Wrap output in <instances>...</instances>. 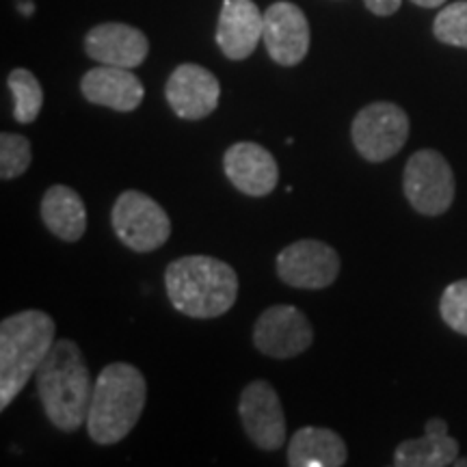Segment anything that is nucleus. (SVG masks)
I'll list each match as a JSON object with an SVG mask.
<instances>
[{"label": "nucleus", "mask_w": 467, "mask_h": 467, "mask_svg": "<svg viewBox=\"0 0 467 467\" xmlns=\"http://www.w3.org/2000/svg\"><path fill=\"white\" fill-rule=\"evenodd\" d=\"M35 379L46 416L58 431L74 433L87 424L93 379L78 344L57 340Z\"/></svg>", "instance_id": "nucleus-1"}, {"label": "nucleus", "mask_w": 467, "mask_h": 467, "mask_svg": "<svg viewBox=\"0 0 467 467\" xmlns=\"http://www.w3.org/2000/svg\"><path fill=\"white\" fill-rule=\"evenodd\" d=\"M171 306L191 318H217L230 312L238 296V275L213 255H186L165 271Z\"/></svg>", "instance_id": "nucleus-2"}, {"label": "nucleus", "mask_w": 467, "mask_h": 467, "mask_svg": "<svg viewBox=\"0 0 467 467\" xmlns=\"http://www.w3.org/2000/svg\"><path fill=\"white\" fill-rule=\"evenodd\" d=\"M148 400V383L137 366L115 361L93 383L87 431L100 446H113L130 435Z\"/></svg>", "instance_id": "nucleus-3"}, {"label": "nucleus", "mask_w": 467, "mask_h": 467, "mask_svg": "<svg viewBox=\"0 0 467 467\" xmlns=\"http://www.w3.org/2000/svg\"><path fill=\"white\" fill-rule=\"evenodd\" d=\"M57 342V325L42 309H26L0 323V409H7Z\"/></svg>", "instance_id": "nucleus-4"}, {"label": "nucleus", "mask_w": 467, "mask_h": 467, "mask_svg": "<svg viewBox=\"0 0 467 467\" xmlns=\"http://www.w3.org/2000/svg\"><path fill=\"white\" fill-rule=\"evenodd\" d=\"M110 223L121 243L137 254L161 249L171 236L165 208L141 191H124L110 210Z\"/></svg>", "instance_id": "nucleus-5"}, {"label": "nucleus", "mask_w": 467, "mask_h": 467, "mask_svg": "<svg viewBox=\"0 0 467 467\" xmlns=\"http://www.w3.org/2000/svg\"><path fill=\"white\" fill-rule=\"evenodd\" d=\"M355 150L368 162H385L405 148L409 117L394 102H372L355 115L350 126Z\"/></svg>", "instance_id": "nucleus-6"}, {"label": "nucleus", "mask_w": 467, "mask_h": 467, "mask_svg": "<svg viewBox=\"0 0 467 467\" xmlns=\"http://www.w3.org/2000/svg\"><path fill=\"white\" fill-rule=\"evenodd\" d=\"M402 191L413 210L426 217H440L452 206L457 184L448 161L435 150H420L407 161Z\"/></svg>", "instance_id": "nucleus-7"}, {"label": "nucleus", "mask_w": 467, "mask_h": 467, "mask_svg": "<svg viewBox=\"0 0 467 467\" xmlns=\"http://www.w3.org/2000/svg\"><path fill=\"white\" fill-rule=\"evenodd\" d=\"M277 275L292 288H329L340 275V255L323 241H314V238L296 241L279 251Z\"/></svg>", "instance_id": "nucleus-8"}, {"label": "nucleus", "mask_w": 467, "mask_h": 467, "mask_svg": "<svg viewBox=\"0 0 467 467\" xmlns=\"http://www.w3.org/2000/svg\"><path fill=\"white\" fill-rule=\"evenodd\" d=\"M314 329L295 306H273L260 314L254 327V347L273 359H290L312 347Z\"/></svg>", "instance_id": "nucleus-9"}, {"label": "nucleus", "mask_w": 467, "mask_h": 467, "mask_svg": "<svg viewBox=\"0 0 467 467\" xmlns=\"http://www.w3.org/2000/svg\"><path fill=\"white\" fill-rule=\"evenodd\" d=\"M238 416L260 451H279L285 443L284 407L271 383L251 381L238 400Z\"/></svg>", "instance_id": "nucleus-10"}, {"label": "nucleus", "mask_w": 467, "mask_h": 467, "mask_svg": "<svg viewBox=\"0 0 467 467\" xmlns=\"http://www.w3.org/2000/svg\"><path fill=\"white\" fill-rule=\"evenodd\" d=\"M165 98L180 119L197 121L217 110L221 85L210 69L197 63H182L169 76Z\"/></svg>", "instance_id": "nucleus-11"}, {"label": "nucleus", "mask_w": 467, "mask_h": 467, "mask_svg": "<svg viewBox=\"0 0 467 467\" xmlns=\"http://www.w3.org/2000/svg\"><path fill=\"white\" fill-rule=\"evenodd\" d=\"M262 42L277 66H299L309 52V22L303 9L285 0L273 3L265 11Z\"/></svg>", "instance_id": "nucleus-12"}, {"label": "nucleus", "mask_w": 467, "mask_h": 467, "mask_svg": "<svg viewBox=\"0 0 467 467\" xmlns=\"http://www.w3.org/2000/svg\"><path fill=\"white\" fill-rule=\"evenodd\" d=\"M223 171L227 180L243 195L266 197L279 182V165L275 156L260 143H234L223 154Z\"/></svg>", "instance_id": "nucleus-13"}, {"label": "nucleus", "mask_w": 467, "mask_h": 467, "mask_svg": "<svg viewBox=\"0 0 467 467\" xmlns=\"http://www.w3.org/2000/svg\"><path fill=\"white\" fill-rule=\"evenodd\" d=\"M87 57L100 66L134 69L150 55V42L137 26L121 22H104L93 26L85 37Z\"/></svg>", "instance_id": "nucleus-14"}, {"label": "nucleus", "mask_w": 467, "mask_h": 467, "mask_svg": "<svg viewBox=\"0 0 467 467\" xmlns=\"http://www.w3.org/2000/svg\"><path fill=\"white\" fill-rule=\"evenodd\" d=\"M265 35V14L254 0H225L217 26V46L230 61L254 55Z\"/></svg>", "instance_id": "nucleus-15"}, {"label": "nucleus", "mask_w": 467, "mask_h": 467, "mask_svg": "<svg viewBox=\"0 0 467 467\" xmlns=\"http://www.w3.org/2000/svg\"><path fill=\"white\" fill-rule=\"evenodd\" d=\"M85 100L96 107L113 109L117 113H132L141 107L145 89L132 69L115 66H98L80 80Z\"/></svg>", "instance_id": "nucleus-16"}, {"label": "nucleus", "mask_w": 467, "mask_h": 467, "mask_svg": "<svg viewBox=\"0 0 467 467\" xmlns=\"http://www.w3.org/2000/svg\"><path fill=\"white\" fill-rule=\"evenodd\" d=\"M459 457V441L448 435V424L441 418H431L424 435L405 440L394 451V465L399 467H446Z\"/></svg>", "instance_id": "nucleus-17"}, {"label": "nucleus", "mask_w": 467, "mask_h": 467, "mask_svg": "<svg viewBox=\"0 0 467 467\" xmlns=\"http://www.w3.org/2000/svg\"><path fill=\"white\" fill-rule=\"evenodd\" d=\"M347 457V443L325 426H303L288 443L290 467H342Z\"/></svg>", "instance_id": "nucleus-18"}, {"label": "nucleus", "mask_w": 467, "mask_h": 467, "mask_svg": "<svg viewBox=\"0 0 467 467\" xmlns=\"http://www.w3.org/2000/svg\"><path fill=\"white\" fill-rule=\"evenodd\" d=\"M42 221L57 238L74 243L87 230V208L83 197L66 184H55L44 192Z\"/></svg>", "instance_id": "nucleus-19"}, {"label": "nucleus", "mask_w": 467, "mask_h": 467, "mask_svg": "<svg viewBox=\"0 0 467 467\" xmlns=\"http://www.w3.org/2000/svg\"><path fill=\"white\" fill-rule=\"evenodd\" d=\"M7 87L14 93V119L17 124H33L44 107V89L33 72L16 67L7 76Z\"/></svg>", "instance_id": "nucleus-20"}, {"label": "nucleus", "mask_w": 467, "mask_h": 467, "mask_svg": "<svg viewBox=\"0 0 467 467\" xmlns=\"http://www.w3.org/2000/svg\"><path fill=\"white\" fill-rule=\"evenodd\" d=\"M31 141L22 134H0V178L16 180L31 167Z\"/></svg>", "instance_id": "nucleus-21"}, {"label": "nucleus", "mask_w": 467, "mask_h": 467, "mask_svg": "<svg viewBox=\"0 0 467 467\" xmlns=\"http://www.w3.org/2000/svg\"><path fill=\"white\" fill-rule=\"evenodd\" d=\"M433 33L441 44L467 48V0L446 5L435 17Z\"/></svg>", "instance_id": "nucleus-22"}, {"label": "nucleus", "mask_w": 467, "mask_h": 467, "mask_svg": "<svg viewBox=\"0 0 467 467\" xmlns=\"http://www.w3.org/2000/svg\"><path fill=\"white\" fill-rule=\"evenodd\" d=\"M440 314L451 329L467 336V279H459L443 290Z\"/></svg>", "instance_id": "nucleus-23"}, {"label": "nucleus", "mask_w": 467, "mask_h": 467, "mask_svg": "<svg viewBox=\"0 0 467 467\" xmlns=\"http://www.w3.org/2000/svg\"><path fill=\"white\" fill-rule=\"evenodd\" d=\"M402 0H364L366 9L375 16H394L400 9Z\"/></svg>", "instance_id": "nucleus-24"}, {"label": "nucleus", "mask_w": 467, "mask_h": 467, "mask_svg": "<svg viewBox=\"0 0 467 467\" xmlns=\"http://www.w3.org/2000/svg\"><path fill=\"white\" fill-rule=\"evenodd\" d=\"M413 5H418V7H424V9H435V7H441L446 0H411Z\"/></svg>", "instance_id": "nucleus-25"}, {"label": "nucleus", "mask_w": 467, "mask_h": 467, "mask_svg": "<svg viewBox=\"0 0 467 467\" xmlns=\"http://www.w3.org/2000/svg\"><path fill=\"white\" fill-rule=\"evenodd\" d=\"M454 465H457V467H467V459H459L457 457V461H454Z\"/></svg>", "instance_id": "nucleus-26"}]
</instances>
